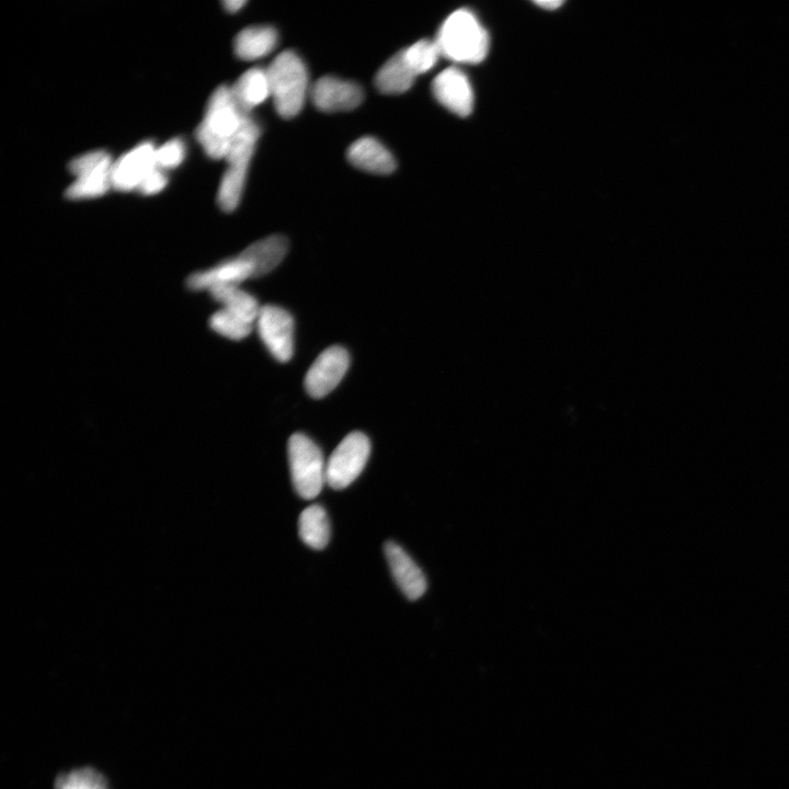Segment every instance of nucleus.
I'll use <instances>...</instances> for the list:
<instances>
[{
  "instance_id": "1a4fd4ad",
  "label": "nucleus",
  "mask_w": 789,
  "mask_h": 789,
  "mask_svg": "<svg viewBox=\"0 0 789 789\" xmlns=\"http://www.w3.org/2000/svg\"><path fill=\"white\" fill-rule=\"evenodd\" d=\"M349 365L350 357L346 349L338 346L326 349L306 374V392L316 399L327 396L345 377Z\"/></svg>"
},
{
  "instance_id": "f8f14e48",
  "label": "nucleus",
  "mask_w": 789,
  "mask_h": 789,
  "mask_svg": "<svg viewBox=\"0 0 789 789\" xmlns=\"http://www.w3.org/2000/svg\"><path fill=\"white\" fill-rule=\"evenodd\" d=\"M314 106L323 112L350 111L358 108L364 99L362 88L334 76H325L312 88Z\"/></svg>"
},
{
  "instance_id": "39448f33",
  "label": "nucleus",
  "mask_w": 789,
  "mask_h": 789,
  "mask_svg": "<svg viewBox=\"0 0 789 789\" xmlns=\"http://www.w3.org/2000/svg\"><path fill=\"white\" fill-rule=\"evenodd\" d=\"M289 461L296 493L305 500L316 498L327 484L322 450L304 434L295 433L289 440Z\"/></svg>"
},
{
  "instance_id": "4468645a",
  "label": "nucleus",
  "mask_w": 789,
  "mask_h": 789,
  "mask_svg": "<svg viewBox=\"0 0 789 789\" xmlns=\"http://www.w3.org/2000/svg\"><path fill=\"white\" fill-rule=\"evenodd\" d=\"M385 556L393 577L406 598L410 601L420 599L427 591V580L413 559L394 542L384 546Z\"/></svg>"
},
{
  "instance_id": "6e6552de",
  "label": "nucleus",
  "mask_w": 789,
  "mask_h": 789,
  "mask_svg": "<svg viewBox=\"0 0 789 789\" xmlns=\"http://www.w3.org/2000/svg\"><path fill=\"white\" fill-rule=\"evenodd\" d=\"M259 336L274 359L288 362L294 352V320L283 308L266 305L257 318Z\"/></svg>"
},
{
  "instance_id": "9d476101",
  "label": "nucleus",
  "mask_w": 789,
  "mask_h": 789,
  "mask_svg": "<svg viewBox=\"0 0 789 789\" xmlns=\"http://www.w3.org/2000/svg\"><path fill=\"white\" fill-rule=\"evenodd\" d=\"M157 148L152 142H145L123 155L111 170V185L118 191L137 190L144 179L157 167Z\"/></svg>"
},
{
  "instance_id": "9b49d317",
  "label": "nucleus",
  "mask_w": 789,
  "mask_h": 789,
  "mask_svg": "<svg viewBox=\"0 0 789 789\" xmlns=\"http://www.w3.org/2000/svg\"><path fill=\"white\" fill-rule=\"evenodd\" d=\"M434 97L456 116L467 117L473 112L474 91L467 76L456 67L444 70L432 84Z\"/></svg>"
},
{
  "instance_id": "393cba45",
  "label": "nucleus",
  "mask_w": 789,
  "mask_h": 789,
  "mask_svg": "<svg viewBox=\"0 0 789 789\" xmlns=\"http://www.w3.org/2000/svg\"><path fill=\"white\" fill-rule=\"evenodd\" d=\"M186 156L185 143L180 139H174L163 146L157 148L156 162L157 167L160 169H169L178 167L184 162Z\"/></svg>"
},
{
  "instance_id": "4be33fe9",
  "label": "nucleus",
  "mask_w": 789,
  "mask_h": 789,
  "mask_svg": "<svg viewBox=\"0 0 789 789\" xmlns=\"http://www.w3.org/2000/svg\"><path fill=\"white\" fill-rule=\"evenodd\" d=\"M402 52L406 63L416 76L432 70L441 56L437 42L430 40H420Z\"/></svg>"
},
{
  "instance_id": "ddd939ff",
  "label": "nucleus",
  "mask_w": 789,
  "mask_h": 789,
  "mask_svg": "<svg viewBox=\"0 0 789 789\" xmlns=\"http://www.w3.org/2000/svg\"><path fill=\"white\" fill-rule=\"evenodd\" d=\"M254 278V268L242 255L228 259L208 270L192 273L187 279V287L194 292L211 291L224 285H239Z\"/></svg>"
},
{
  "instance_id": "5701e85b",
  "label": "nucleus",
  "mask_w": 789,
  "mask_h": 789,
  "mask_svg": "<svg viewBox=\"0 0 789 789\" xmlns=\"http://www.w3.org/2000/svg\"><path fill=\"white\" fill-rule=\"evenodd\" d=\"M210 326L216 334L235 341L248 337L254 328V324L224 310V308L212 315Z\"/></svg>"
},
{
  "instance_id": "0eeeda50",
  "label": "nucleus",
  "mask_w": 789,
  "mask_h": 789,
  "mask_svg": "<svg viewBox=\"0 0 789 789\" xmlns=\"http://www.w3.org/2000/svg\"><path fill=\"white\" fill-rule=\"evenodd\" d=\"M113 162L105 151L84 154L72 160L70 169L77 177L66 191L71 200L91 199L104 196L111 185Z\"/></svg>"
},
{
  "instance_id": "423d86ee",
  "label": "nucleus",
  "mask_w": 789,
  "mask_h": 789,
  "mask_svg": "<svg viewBox=\"0 0 789 789\" xmlns=\"http://www.w3.org/2000/svg\"><path fill=\"white\" fill-rule=\"evenodd\" d=\"M371 454V442L365 434L352 432L338 445L326 466V482L333 489L350 486L363 472Z\"/></svg>"
},
{
  "instance_id": "412c9836",
  "label": "nucleus",
  "mask_w": 789,
  "mask_h": 789,
  "mask_svg": "<svg viewBox=\"0 0 789 789\" xmlns=\"http://www.w3.org/2000/svg\"><path fill=\"white\" fill-rule=\"evenodd\" d=\"M299 532L302 541L313 550H324L330 540V524L323 507H307L300 516Z\"/></svg>"
},
{
  "instance_id": "a211bd4d",
  "label": "nucleus",
  "mask_w": 789,
  "mask_h": 789,
  "mask_svg": "<svg viewBox=\"0 0 789 789\" xmlns=\"http://www.w3.org/2000/svg\"><path fill=\"white\" fill-rule=\"evenodd\" d=\"M278 33L269 26L250 27L238 33L235 53L244 61L259 60L276 49Z\"/></svg>"
},
{
  "instance_id": "f3484780",
  "label": "nucleus",
  "mask_w": 789,
  "mask_h": 789,
  "mask_svg": "<svg viewBox=\"0 0 789 789\" xmlns=\"http://www.w3.org/2000/svg\"><path fill=\"white\" fill-rule=\"evenodd\" d=\"M289 250V240L284 236L274 235L250 245L242 254L254 268V278L266 276L276 269Z\"/></svg>"
},
{
  "instance_id": "f03ea898",
  "label": "nucleus",
  "mask_w": 789,
  "mask_h": 789,
  "mask_svg": "<svg viewBox=\"0 0 789 789\" xmlns=\"http://www.w3.org/2000/svg\"><path fill=\"white\" fill-rule=\"evenodd\" d=\"M441 55L464 64H477L486 59L489 37L470 10L455 11L442 25L436 40Z\"/></svg>"
},
{
  "instance_id": "bb28decb",
  "label": "nucleus",
  "mask_w": 789,
  "mask_h": 789,
  "mask_svg": "<svg viewBox=\"0 0 789 789\" xmlns=\"http://www.w3.org/2000/svg\"><path fill=\"white\" fill-rule=\"evenodd\" d=\"M246 3L244 0H226L224 2L225 9L231 11V13H236L240 8H242Z\"/></svg>"
},
{
  "instance_id": "f257e3e1",
  "label": "nucleus",
  "mask_w": 789,
  "mask_h": 789,
  "mask_svg": "<svg viewBox=\"0 0 789 789\" xmlns=\"http://www.w3.org/2000/svg\"><path fill=\"white\" fill-rule=\"evenodd\" d=\"M246 117L236 105L231 87L217 88L196 131L197 140L205 153L213 159L226 158Z\"/></svg>"
},
{
  "instance_id": "2eb2a0df",
  "label": "nucleus",
  "mask_w": 789,
  "mask_h": 789,
  "mask_svg": "<svg viewBox=\"0 0 789 789\" xmlns=\"http://www.w3.org/2000/svg\"><path fill=\"white\" fill-rule=\"evenodd\" d=\"M350 163L375 175L392 174L396 169L395 158L390 151L373 137H362L348 150Z\"/></svg>"
},
{
  "instance_id": "b1692460",
  "label": "nucleus",
  "mask_w": 789,
  "mask_h": 789,
  "mask_svg": "<svg viewBox=\"0 0 789 789\" xmlns=\"http://www.w3.org/2000/svg\"><path fill=\"white\" fill-rule=\"evenodd\" d=\"M55 789H109L104 775L94 769L84 768L61 774L55 781Z\"/></svg>"
},
{
  "instance_id": "a878e982",
  "label": "nucleus",
  "mask_w": 789,
  "mask_h": 789,
  "mask_svg": "<svg viewBox=\"0 0 789 789\" xmlns=\"http://www.w3.org/2000/svg\"><path fill=\"white\" fill-rule=\"evenodd\" d=\"M167 178L162 169L156 168L142 182L139 190L143 194H155L162 191L167 186Z\"/></svg>"
},
{
  "instance_id": "aec40b11",
  "label": "nucleus",
  "mask_w": 789,
  "mask_h": 789,
  "mask_svg": "<svg viewBox=\"0 0 789 789\" xmlns=\"http://www.w3.org/2000/svg\"><path fill=\"white\" fill-rule=\"evenodd\" d=\"M214 301L220 303L224 310L256 324L260 306L255 297L239 288V285H224L209 291Z\"/></svg>"
},
{
  "instance_id": "dca6fc26",
  "label": "nucleus",
  "mask_w": 789,
  "mask_h": 789,
  "mask_svg": "<svg viewBox=\"0 0 789 789\" xmlns=\"http://www.w3.org/2000/svg\"><path fill=\"white\" fill-rule=\"evenodd\" d=\"M231 91L240 111L250 116L251 111L271 97L267 70L251 68L239 77Z\"/></svg>"
},
{
  "instance_id": "6ab92c4d",
  "label": "nucleus",
  "mask_w": 789,
  "mask_h": 789,
  "mask_svg": "<svg viewBox=\"0 0 789 789\" xmlns=\"http://www.w3.org/2000/svg\"><path fill=\"white\" fill-rule=\"evenodd\" d=\"M416 75L404 59L403 52L391 57L375 77L376 88L385 95H402L413 87Z\"/></svg>"
},
{
  "instance_id": "7ed1b4c3",
  "label": "nucleus",
  "mask_w": 789,
  "mask_h": 789,
  "mask_svg": "<svg viewBox=\"0 0 789 789\" xmlns=\"http://www.w3.org/2000/svg\"><path fill=\"white\" fill-rule=\"evenodd\" d=\"M271 98L279 116L292 119L305 104L308 74L301 57L292 51L279 54L267 68Z\"/></svg>"
},
{
  "instance_id": "cd10ccee",
  "label": "nucleus",
  "mask_w": 789,
  "mask_h": 789,
  "mask_svg": "<svg viewBox=\"0 0 789 789\" xmlns=\"http://www.w3.org/2000/svg\"><path fill=\"white\" fill-rule=\"evenodd\" d=\"M536 4L544 9L554 10L562 6L563 2H558V0H544V2H537Z\"/></svg>"
},
{
  "instance_id": "20e7f679",
  "label": "nucleus",
  "mask_w": 789,
  "mask_h": 789,
  "mask_svg": "<svg viewBox=\"0 0 789 789\" xmlns=\"http://www.w3.org/2000/svg\"><path fill=\"white\" fill-rule=\"evenodd\" d=\"M260 136V128L257 122L246 117L242 129L235 137V140L226 156L227 169L221 181L219 190V205L225 212H233L242 200L246 178L248 174L251 158L255 153V148Z\"/></svg>"
}]
</instances>
